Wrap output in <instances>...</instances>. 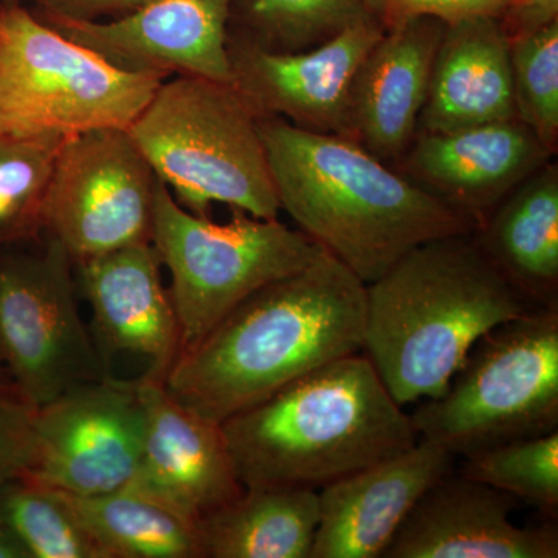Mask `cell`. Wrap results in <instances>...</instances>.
Wrapping results in <instances>:
<instances>
[{
	"label": "cell",
	"mask_w": 558,
	"mask_h": 558,
	"mask_svg": "<svg viewBox=\"0 0 558 558\" xmlns=\"http://www.w3.org/2000/svg\"><path fill=\"white\" fill-rule=\"evenodd\" d=\"M366 284L326 250L256 290L180 354L163 385L183 407L222 424L333 360L359 354Z\"/></svg>",
	"instance_id": "1"
},
{
	"label": "cell",
	"mask_w": 558,
	"mask_h": 558,
	"mask_svg": "<svg viewBox=\"0 0 558 558\" xmlns=\"http://www.w3.org/2000/svg\"><path fill=\"white\" fill-rule=\"evenodd\" d=\"M279 207L366 286L424 242L475 222L359 143L259 117Z\"/></svg>",
	"instance_id": "2"
},
{
	"label": "cell",
	"mask_w": 558,
	"mask_h": 558,
	"mask_svg": "<svg viewBox=\"0 0 558 558\" xmlns=\"http://www.w3.org/2000/svg\"><path fill=\"white\" fill-rule=\"evenodd\" d=\"M532 310L475 231L438 238L366 286L362 354L400 407L418 403L446 392L484 333Z\"/></svg>",
	"instance_id": "3"
},
{
	"label": "cell",
	"mask_w": 558,
	"mask_h": 558,
	"mask_svg": "<svg viewBox=\"0 0 558 558\" xmlns=\"http://www.w3.org/2000/svg\"><path fill=\"white\" fill-rule=\"evenodd\" d=\"M220 428L244 488L319 490L418 440L362 352L301 376Z\"/></svg>",
	"instance_id": "4"
},
{
	"label": "cell",
	"mask_w": 558,
	"mask_h": 558,
	"mask_svg": "<svg viewBox=\"0 0 558 558\" xmlns=\"http://www.w3.org/2000/svg\"><path fill=\"white\" fill-rule=\"evenodd\" d=\"M259 116L231 84L163 80L126 128L174 199L193 215L213 204L260 219L281 207L259 134Z\"/></svg>",
	"instance_id": "5"
},
{
	"label": "cell",
	"mask_w": 558,
	"mask_h": 558,
	"mask_svg": "<svg viewBox=\"0 0 558 558\" xmlns=\"http://www.w3.org/2000/svg\"><path fill=\"white\" fill-rule=\"evenodd\" d=\"M418 439L468 458L558 429V310H532L488 330L444 395L411 414Z\"/></svg>",
	"instance_id": "6"
},
{
	"label": "cell",
	"mask_w": 558,
	"mask_h": 558,
	"mask_svg": "<svg viewBox=\"0 0 558 558\" xmlns=\"http://www.w3.org/2000/svg\"><path fill=\"white\" fill-rule=\"evenodd\" d=\"M163 80L116 68L20 3H0V134L126 130Z\"/></svg>",
	"instance_id": "7"
},
{
	"label": "cell",
	"mask_w": 558,
	"mask_h": 558,
	"mask_svg": "<svg viewBox=\"0 0 558 558\" xmlns=\"http://www.w3.org/2000/svg\"><path fill=\"white\" fill-rule=\"evenodd\" d=\"M150 244L171 275L168 289L182 352L199 343L256 290L303 270L323 248L279 219L233 209L227 223L213 222L179 204L159 179ZM180 357V355H179Z\"/></svg>",
	"instance_id": "8"
},
{
	"label": "cell",
	"mask_w": 558,
	"mask_h": 558,
	"mask_svg": "<svg viewBox=\"0 0 558 558\" xmlns=\"http://www.w3.org/2000/svg\"><path fill=\"white\" fill-rule=\"evenodd\" d=\"M75 264L54 238L0 260V368L25 402L47 405L110 376L76 301Z\"/></svg>",
	"instance_id": "9"
},
{
	"label": "cell",
	"mask_w": 558,
	"mask_h": 558,
	"mask_svg": "<svg viewBox=\"0 0 558 558\" xmlns=\"http://www.w3.org/2000/svg\"><path fill=\"white\" fill-rule=\"evenodd\" d=\"M159 178L128 130L106 128L68 137L46 204L43 231L73 264L150 242Z\"/></svg>",
	"instance_id": "10"
},
{
	"label": "cell",
	"mask_w": 558,
	"mask_h": 558,
	"mask_svg": "<svg viewBox=\"0 0 558 558\" xmlns=\"http://www.w3.org/2000/svg\"><path fill=\"white\" fill-rule=\"evenodd\" d=\"M146 417L135 380L112 376L65 391L36 410L35 453L22 481L72 495L126 487Z\"/></svg>",
	"instance_id": "11"
},
{
	"label": "cell",
	"mask_w": 558,
	"mask_h": 558,
	"mask_svg": "<svg viewBox=\"0 0 558 558\" xmlns=\"http://www.w3.org/2000/svg\"><path fill=\"white\" fill-rule=\"evenodd\" d=\"M385 28L365 16L310 50L279 53L258 44H233L234 87L259 117H281L301 130L349 138L355 75Z\"/></svg>",
	"instance_id": "12"
},
{
	"label": "cell",
	"mask_w": 558,
	"mask_h": 558,
	"mask_svg": "<svg viewBox=\"0 0 558 558\" xmlns=\"http://www.w3.org/2000/svg\"><path fill=\"white\" fill-rule=\"evenodd\" d=\"M233 0H143L112 21L46 14V24L121 70L233 83L229 24Z\"/></svg>",
	"instance_id": "13"
},
{
	"label": "cell",
	"mask_w": 558,
	"mask_h": 558,
	"mask_svg": "<svg viewBox=\"0 0 558 558\" xmlns=\"http://www.w3.org/2000/svg\"><path fill=\"white\" fill-rule=\"evenodd\" d=\"M135 381L145 409V439L134 475L123 488L197 527L205 515L244 490L222 428L179 403L163 381L142 376Z\"/></svg>",
	"instance_id": "14"
},
{
	"label": "cell",
	"mask_w": 558,
	"mask_h": 558,
	"mask_svg": "<svg viewBox=\"0 0 558 558\" xmlns=\"http://www.w3.org/2000/svg\"><path fill=\"white\" fill-rule=\"evenodd\" d=\"M161 267L150 242L75 266L94 315L92 339L106 368L117 355H132L146 363L142 377L165 381L182 354L179 322L161 282Z\"/></svg>",
	"instance_id": "15"
},
{
	"label": "cell",
	"mask_w": 558,
	"mask_h": 558,
	"mask_svg": "<svg viewBox=\"0 0 558 558\" xmlns=\"http://www.w3.org/2000/svg\"><path fill=\"white\" fill-rule=\"evenodd\" d=\"M517 499L449 472L417 499L381 558H557L558 531L510 520Z\"/></svg>",
	"instance_id": "16"
},
{
	"label": "cell",
	"mask_w": 558,
	"mask_h": 558,
	"mask_svg": "<svg viewBox=\"0 0 558 558\" xmlns=\"http://www.w3.org/2000/svg\"><path fill=\"white\" fill-rule=\"evenodd\" d=\"M453 454L427 439L318 490L310 558H381L417 499L451 472Z\"/></svg>",
	"instance_id": "17"
},
{
	"label": "cell",
	"mask_w": 558,
	"mask_h": 558,
	"mask_svg": "<svg viewBox=\"0 0 558 558\" xmlns=\"http://www.w3.org/2000/svg\"><path fill=\"white\" fill-rule=\"evenodd\" d=\"M553 153L519 119L453 132H422L407 154V178L476 229L524 179L548 163Z\"/></svg>",
	"instance_id": "18"
},
{
	"label": "cell",
	"mask_w": 558,
	"mask_h": 558,
	"mask_svg": "<svg viewBox=\"0 0 558 558\" xmlns=\"http://www.w3.org/2000/svg\"><path fill=\"white\" fill-rule=\"evenodd\" d=\"M446 25L413 17L385 31L362 61L349 108V140L385 161L409 150L427 101Z\"/></svg>",
	"instance_id": "19"
},
{
	"label": "cell",
	"mask_w": 558,
	"mask_h": 558,
	"mask_svg": "<svg viewBox=\"0 0 558 558\" xmlns=\"http://www.w3.org/2000/svg\"><path fill=\"white\" fill-rule=\"evenodd\" d=\"M517 119L510 72V40L498 17L446 25L427 101L425 132H453Z\"/></svg>",
	"instance_id": "20"
},
{
	"label": "cell",
	"mask_w": 558,
	"mask_h": 558,
	"mask_svg": "<svg viewBox=\"0 0 558 558\" xmlns=\"http://www.w3.org/2000/svg\"><path fill=\"white\" fill-rule=\"evenodd\" d=\"M481 248L537 310H558V168L543 165L475 230Z\"/></svg>",
	"instance_id": "21"
},
{
	"label": "cell",
	"mask_w": 558,
	"mask_h": 558,
	"mask_svg": "<svg viewBox=\"0 0 558 558\" xmlns=\"http://www.w3.org/2000/svg\"><path fill=\"white\" fill-rule=\"evenodd\" d=\"M318 521L314 488H244L197 524L202 558H310Z\"/></svg>",
	"instance_id": "22"
},
{
	"label": "cell",
	"mask_w": 558,
	"mask_h": 558,
	"mask_svg": "<svg viewBox=\"0 0 558 558\" xmlns=\"http://www.w3.org/2000/svg\"><path fill=\"white\" fill-rule=\"evenodd\" d=\"M57 492L108 558H202L197 527L153 499L128 488L100 495Z\"/></svg>",
	"instance_id": "23"
},
{
	"label": "cell",
	"mask_w": 558,
	"mask_h": 558,
	"mask_svg": "<svg viewBox=\"0 0 558 558\" xmlns=\"http://www.w3.org/2000/svg\"><path fill=\"white\" fill-rule=\"evenodd\" d=\"M60 135L0 134V247L38 236Z\"/></svg>",
	"instance_id": "24"
},
{
	"label": "cell",
	"mask_w": 558,
	"mask_h": 558,
	"mask_svg": "<svg viewBox=\"0 0 558 558\" xmlns=\"http://www.w3.org/2000/svg\"><path fill=\"white\" fill-rule=\"evenodd\" d=\"M461 475L509 494L549 521L558 515V429L464 458Z\"/></svg>",
	"instance_id": "25"
},
{
	"label": "cell",
	"mask_w": 558,
	"mask_h": 558,
	"mask_svg": "<svg viewBox=\"0 0 558 558\" xmlns=\"http://www.w3.org/2000/svg\"><path fill=\"white\" fill-rule=\"evenodd\" d=\"M0 517L32 558H108L53 488L11 481L0 487Z\"/></svg>",
	"instance_id": "26"
},
{
	"label": "cell",
	"mask_w": 558,
	"mask_h": 558,
	"mask_svg": "<svg viewBox=\"0 0 558 558\" xmlns=\"http://www.w3.org/2000/svg\"><path fill=\"white\" fill-rule=\"evenodd\" d=\"M517 119L556 153L558 143V21L510 39Z\"/></svg>",
	"instance_id": "27"
},
{
	"label": "cell",
	"mask_w": 558,
	"mask_h": 558,
	"mask_svg": "<svg viewBox=\"0 0 558 558\" xmlns=\"http://www.w3.org/2000/svg\"><path fill=\"white\" fill-rule=\"evenodd\" d=\"M366 0H252L250 17L263 49L310 50L368 16Z\"/></svg>",
	"instance_id": "28"
},
{
	"label": "cell",
	"mask_w": 558,
	"mask_h": 558,
	"mask_svg": "<svg viewBox=\"0 0 558 558\" xmlns=\"http://www.w3.org/2000/svg\"><path fill=\"white\" fill-rule=\"evenodd\" d=\"M36 410L16 389L0 387V487L24 478L31 469Z\"/></svg>",
	"instance_id": "29"
},
{
	"label": "cell",
	"mask_w": 558,
	"mask_h": 558,
	"mask_svg": "<svg viewBox=\"0 0 558 558\" xmlns=\"http://www.w3.org/2000/svg\"><path fill=\"white\" fill-rule=\"evenodd\" d=\"M510 0H366L368 11L379 14L388 28L413 17H436L444 24L490 16L501 20Z\"/></svg>",
	"instance_id": "30"
},
{
	"label": "cell",
	"mask_w": 558,
	"mask_h": 558,
	"mask_svg": "<svg viewBox=\"0 0 558 558\" xmlns=\"http://www.w3.org/2000/svg\"><path fill=\"white\" fill-rule=\"evenodd\" d=\"M499 21L509 40L526 35L558 21V0H510Z\"/></svg>",
	"instance_id": "31"
},
{
	"label": "cell",
	"mask_w": 558,
	"mask_h": 558,
	"mask_svg": "<svg viewBox=\"0 0 558 558\" xmlns=\"http://www.w3.org/2000/svg\"><path fill=\"white\" fill-rule=\"evenodd\" d=\"M53 16L75 17V20L97 21L108 14H126L143 0H35ZM117 16V17H119Z\"/></svg>",
	"instance_id": "32"
},
{
	"label": "cell",
	"mask_w": 558,
	"mask_h": 558,
	"mask_svg": "<svg viewBox=\"0 0 558 558\" xmlns=\"http://www.w3.org/2000/svg\"><path fill=\"white\" fill-rule=\"evenodd\" d=\"M0 558H32L24 543L0 517Z\"/></svg>",
	"instance_id": "33"
},
{
	"label": "cell",
	"mask_w": 558,
	"mask_h": 558,
	"mask_svg": "<svg viewBox=\"0 0 558 558\" xmlns=\"http://www.w3.org/2000/svg\"><path fill=\"white\" fill-rule=\"evenodd\" d=\"M0 387L14 388L13 385H11L9 376H7L5 371H3L2 368H0Z\"/></svg>",
	"instance_id": "34"
},
{
	"label": "cell",
	"mask_w": 558,
	"mask_h": 558,
	"mask_svg": "<svg viewBox=\"0 0 558 558\" xmlns=\"http://www.w3.org/2000/svg\"><path fill=\"white\" fill-rule=\"evenodd\" d=\"M0 3H20L17 0H0Z\"/></svg>",
	"instance_id": "35"
}]
</instances>
